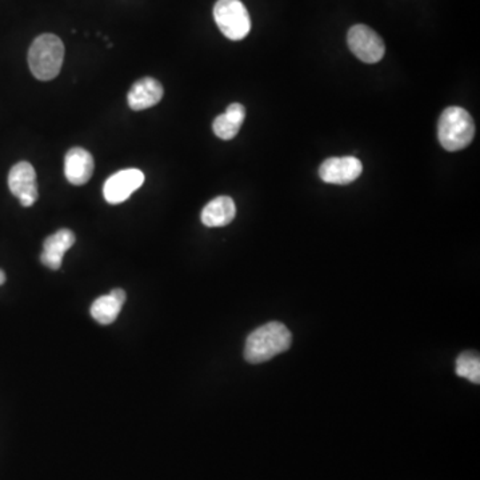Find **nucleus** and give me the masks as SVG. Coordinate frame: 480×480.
I'll return each mask as SVG.
<instances>
[{
	"mask_svg": "<svg viewBox=\"0 0 480 480\" xmlns=\"http://www.w3.org/2000/svg\"><path fill=\"white\" fill-rule=\"evenodd\" d=\"M291 331L281 321H270L252 331L244 345V359L252 365L267 362L291 347Z\"/></svg>",
	"mask_w": 480,
	"mask_h": 480,
	"instance_id": "nucleus-1",
	"label": "nucleus"
},
{
	"mask_svg": "<svg viewBox=\"0 0 480 480\" xmlns=\"http://www.w3.org/2000/svg\"><path fill=\"white\" fill-rule=\"evenodd\" d=\"M65 59V44L54 34H43L31 44L28 66L39 81H51L59 75Z\"/></svg>",
	"mask_w": 480,
	"mask_h": 480,
	"instance_id": "nucleus-2",
	"label": "nucleus"
},
{
	"mask_svg": "<svg viewBox=\"0 0 480 480\" xmlns=\"http://www.w3.org/2000/svg\"><path fill=\"white\" fill-rule=\"evenodd\" d=\"M475 136V123L468 111L461 107L445 108L437 123V138L447 151L466 149Z\"/></svg>",
	"mask_w": 480,
	"mask_h": 480,
	"instance_id": "nucleus-3",
	"label": "nucleus"
},
{
	"mask_svg": "<svg viewBox=\"0 0 480 480\" xmlns=\"http://www.w3.org/2000/svg\"><path fill=\"white\" fill-rule=\"evenodd\" d=\"M213 19L229 41H242L252 31V18L240 0H218L213 7Z\"/></svg>",
	"mask_w": 480,
	"mask_h": 480,
	"instance_id": "nucleus-4",
	"label": "nucleus"
},
{
	"mask_svg": "<svg viewBox=\"0 0 480 480\" xmlns=\"http://www.w3.org/2000/svg\"><path fill=\"white\" fill-rule=\"evenodd\" d=\"M347 43L351 52L368 65L381 62L386 54L383 39L368 26H352L348 31Z\"/></svg>",
	"mask_w": 480,
	"mask_h": 480,
	"instance_id": "nucleus-5",
	"label": "nucleus"
},
{
	"mask_svg": "<svg viewBox=\"0 0 480 480\" xmlns=\"http://www.w3.org/2000/svg\"><path fill=\"white\" fill-rule=\"evenodd\" d=\"M143 183L144 174L141 170L128 168L113 174L105 181L103 195L110 205H119L128 200Z\"/></svg>",
	"mask_w": 480,
	"mask_h": 480,
	"instance_id": "nucleus-6",
	"label": "nucleus"
},
{
	"mask_svg": "<svg viewBox=\"0 0 480 480\" xmlns=\"http://www.w3.org/2000/svg\"><path fill=\"white\" fill-rule=\"evenodd\" d=\"M9 187L23 207H31L38 200L36 173L31 163L19 162L10 170Z\"/></svg>",
	"mask_w": 480,
	"mask_h": 480,
	"instance_id": "nucleus-7",
	"label": "nucleus"
},
{
	"mask_svg": "<svg viewBox=\"0 0 480 480\" xmlns=\"http://www.w3.org/2000/svg\"><path fill=\"white\" fill-rule=\"evenodd\" d=\"M362 171V162L358 158H329L319 167V176L326 183L345 186L355 182Z\"/></svg>",
	"mask_w": 480,
	"mask_h": 480,
	"instance_id": "nucleus-8",
	"label": "nucleus"
},
{
	"mask_svg": "<svg viewBox=\"0 0 480 480\" xmlns=\"http://www.w3.org/2000/svg\"><path fill=\"white\" fill-rule=\"evenodd\" d=\"M75 240V234L71 229L63 228L55 232L44 240L41 262L51 270H59L63 257L74 246Z\"/></svg>",
	"mask_w": 480,
	"mask_h": 480,
	"instance_id": "nucleus-9",
	"label": "nucleus"
},
{
	"mask_svg": "<svg viewBox=\"0 0 480 480\" xmlns=\"http://www.w3.org/2000/svg\"><path fill=\"white\" fill-rule=\"evenodd\" d=\"M94 158L87 150L74 147L66 154L65 175L71 184L83 186L94 174Z\"/></svg>",
	"mask_w": 480,
	"mask_h": 480,
	"instance_id": "nucleus-10",
	"label": "nucleus"
},
{
	"mask_svg": "<svg viewBox=\"0 0 480 480\" xmlns=\"http://www.w3.org/2000/svg\"><path fill=\"white\" fill-rule=\"evenodd\" d=\"M165 89L162 84L154 78L139 79L133 84L130 92H128V105L131 110L142 111L147 108L154 107L155 105L162 100Z\"/></svg>",
	"mask_w": 480,
	"mask_h": 480,
	"instance_id": "nucleus-11",
	"label": "nucleus"
},
{
	"mask_svg": "<svg viewBox=\"0 0 480 480\" xmlns=\"http://www.w3.org/2000/svg\"><path fill=\"white\" fill-rule=\"evenodd\" d=\"M126 302V292L122 289H115L105 297L97 298L91 306V315L103 326L113 323L122 311Z\"/></svg>",
	"mask_w": 480,
	"mask_h": 480,
	"instance_id": "nucleus-12",
	"label": "nucleus"
},
{
	"mask_svg": "<svg viewBox=\"0 0 480 480\" xmlns=\"http://www.w3.org/2000/svg\"><path fill=\"white\" fill-rule=\"evenodd\" d=\"M244 118H246V108L240 103H232L227 107L226 112L216 116L213 123V134L223 141H231L239 133Z\"/></svg>",
	"mask_w": 480,
	"mask_h": 480,
	"instance_id": "nucleus-13",
	"label": "nucleus"
},
{
	"mask_svg": "<svg viewBox=\"0 0 480 480\" xmlns=\"http://www.w3.org/2000/svg\"><path fill=\"white\" fill-rule=\"evenodd\" d=\"M236 215V205L229 197H218L211 200L202 211V223L207 227H224Z\"/></svg>",
	"mask_w": 480,
	"mask_h": 480,
	"instance_id": "nucleus-14",
	"label": "nucleus"
},
{
	"mask_svg": "<svg viewBox=\"0 0 480 480\" xmlns=\"http://www.w3.org/2000/svg\"><path fill=\"white\" fill-rule=\"evenodd\" d=\"M456 375L467 379L471 383H480V359L475 351L461 352L456 359Z\"/></svg>",
	"mask_w": 480,
	"mask_h": 480,
	"instance_id": "nucleus-15",
	"label": "nucleus"
},
{
	"mask_svg": "<svg viewBox=\"0 0 480 480\" xmlns=\"http://www.w3.org/2000/svg\"><path fill=\"white\" fill-rule=\"evenodd\" d=\"M4 282H6V274H4V271L0 270V286L4 284Z\"/></svg>",
	"mask_w": 480,
	"mask_h": 480,
	"instance_id": "nucleus-16",
	"label": "nucleus"
}]
</instances>
